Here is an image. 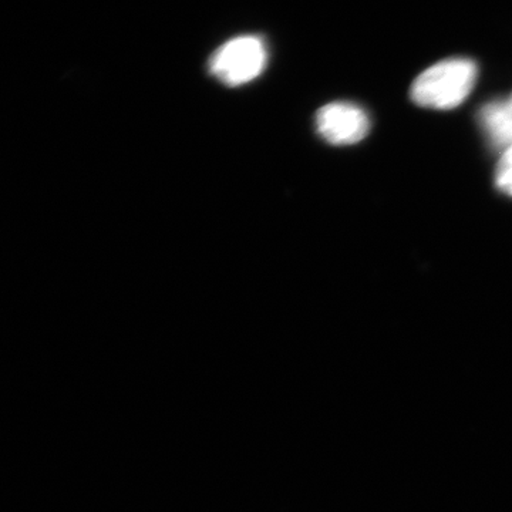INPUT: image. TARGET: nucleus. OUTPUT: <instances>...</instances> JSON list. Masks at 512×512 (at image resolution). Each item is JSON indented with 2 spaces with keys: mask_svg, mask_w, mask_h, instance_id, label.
I'll return each instance as SVG.
<instances>
[{
  "mask_svg": "<svg viewBox=\"0 0 512 512\" xmlns=\"http://www.w3.org/2000/svg\"><path fill=\"white\" fill-rule=\"evenodd\" d=\"M477 74V64L473 60H443L414 80L410 93L412 100L424 109H456L473 92Z\"/></svg>",
  "mask_w": 512,
  "mask_h": 512,
  "instance_id": "obj_1",
  "label": "nucleus"
},
{
  "mask_svg": "<svg viewBox=\"0 0 512 512\" xmlns=\"http://www.w3.org/2000/svg\"><path fill=\"white\" fill-rule=\"evenodd\" d=\"M268 49L259 36H239L224 43L211 56L210 73L228 87L244 86L264 72Z\"/></svg>",
  "mask_w": 512,
  "mask_h": 512,
  "instance_id": "obj_2",
  "label": "nucleus"
},
{
  "mask_svg": "<svg viewBox=\"0 0 512 512\" xmlns=\"http://www.w3.org/2000/svg\"><path fill=\"white\" fill-rule=\"evenodd\" d=\"M316 130L332 146H353L369 133L370 120L362 107L336 101L318 111Z\"/></svg>",
  "mask_w": 512,
  "mask_h": 512,
  "instance_id": "obj_3",
  "label": "nucleus"
},
{
  "mask_svg": "<svg viewBox=\"0 0 512 512\" xmlns=\"http://www.w3.org/2000/svg\"><path fill=\"white\" fill-rule=\"evenodd\" d=\"M481 128L491 146L507 151L512 148V104L510 100L491 101L480 111Z\"/></svg>",
  "mask_w": 512,
  "mask_h": 512,
  "instance_id": "obj_4",
  "label": "nucleus"
},
{
  "mask_svg": "<svg viewBox=\"0 0 512 512\" xmlns=\"http://www.w3.org/2000/svg\"><path fill=\"white\" fill-rule=\"evenodd\" d=\"M495 185L498 190L512 197V148L504 151L495 168Z\"/></svg>",
  "mask_w": 512,
  "mask_h": 512,
  "instance_id": "obj_5",
  "label": "nucleus"
},
{
  "mask_svg": "<svg viewBox=\"0 0 512 512\" xmlns=\"http://www.w3.org/2000/svg\"><path fill=\"white\" fill-rule=\"evenodd\" d=\"M510 103L512 104V96H511V99H510Z\"/></svg>",
  "mask_w": 512,
  "mask_h": 512,
  "instance_id": "obj_6",
  "label": "nucleus"
}]
</instances>
